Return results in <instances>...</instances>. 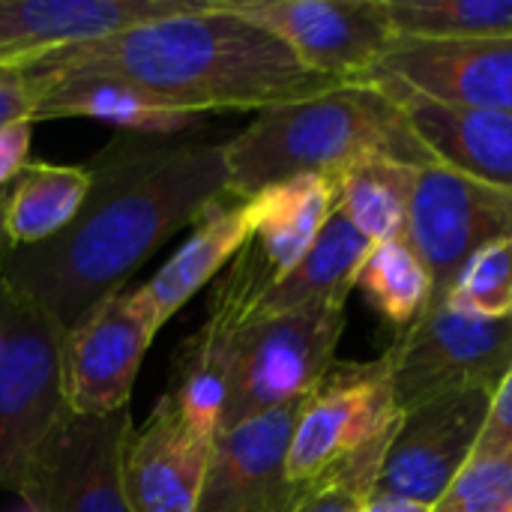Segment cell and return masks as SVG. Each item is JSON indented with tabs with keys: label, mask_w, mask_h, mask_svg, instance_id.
I'll return each mask as SVG.
<instances>
[{
	"label": "cell",
	"mask_w": 512,
	"mask_h": 512,
	"mask_svg": "<svg viewBox=\"0 0 512 512\" xmlns=\"http://www.w3.org/2000/svg\"><path fill=\"white\" fill-rule=\"evenodd\" d=\"M90 192L51 240L12 249L0 282L69 333L177 231L228 195L225 138L120 132L87 165Z\"/></svg>",
	"instance_id": "obj_1"
},
{
	"label": "cell",
	"mask_w": 512,
	"mask_h": 512,
	"mask_svg": "<svg viewBox=\"0 0 512 512\" xmlns=\"http://www.w3.org/2000/svg\"><path fill=\"white\" fill-rule=\"evenodd\" d=\"M27 69L33 75L123 81L189 117L264 111L339 87V81L306 69L279 36L222 0L57 51Z\"/></svg>",
	"instance_id": "obj_2"
},
{
	"label": "cell",
	"mask_w": 512,
	"mask_h": 512,
	"mask_svg": "<svg viewBox=\"0 0 512 512\" xmlns=\"http://www.w3.org/2000/svg\"><path fill=\"white\" fill-rule=\"evenodd\" d=\"M366 156H390L420 171L441 168L378 84H339L264 108L243 132L225 138L228 195L246 201L294 177H336Z\"/></svg>",
	"instance_id": "obj_3"
},
{
	"label": "cell",
	"mask_w": 512,
	"mask_h": 512,
	"mask_svg": "<svg viewBox=\"0 0 512 512\" xmlns=\"http://www.w3.org/2000/svg\"><path fill=\"white\" fill-rule=\"evenodd\" d=\"M348 306H309L282 315H255L231 345L222 426L303 402L333 369L348 324Z\"/></svg>",
	"instance_id": "obj_4"
},
{
	"label": "cell",
	"mask_w": 512,
	"mask_h": 512,
	"mask_svg": "<svg viewBox=\"0 0 512 512\" xmlns=\"http://www.w3.org/2000/svg\"><path fill=\"white\" fill-rule=\"evenodd\" d=\"M399 417L384 357L372 363H333L300 405L288 447V480L312 489L354 456L390 444Z\"/></svg>",
	"instance_id": "obj_5"
},
{
	"label": "cell",
	"mask_w": 512,
	"mask_h": 512,
	"mask_svg": "<svg viewBox=\"0 0 512 512\" xmlns=\"http://www.w3.org/2000/svg\"><path fill=\"white\" fill-rule=\"evenodd\" d=\"M252 204V231L207 303V312L231 327L252 321L264 297L306 258L336 210V186L330 177H294L258 192Z\"/></svg>",
	"instance_id": "obj_6"
},
{
	"label": "cell",
	"mask_w": 512,
	"mask_h": 512,
	"mask_svg": "<svg viewBox=\"0 0 512 512\" xmlns=\"http://www.w3.org/2000/svg\"><path fill=\"white\" fill-rule=\"evenodd\" d=\"M0 489L69 411L63 399V330L0 282Z\"/></svg>",
	"instance_id": "obj_7"
},
{
	"label": "cell",
	"mask_w": 512,
	"mask_h": 512,
	"mask_svg": "<svg viewBox=\"0 0 512 512\" xmlns=\"http://www.w3.org/2000/svg\"><path fill=\"white\" fill-rule=\"evenodd\" d=\"M399 411L438 396L489 390L512 369V318L426 309L384 354Z\"/></svg>",
	"instance_id": "obj_8"
},
{
	"label": "cell",
	"mask_w": 512,
	"mask_h": 512,
	"mask_svg": "<svg viewBox=\"0 0 512 512\" xmlns=\"http://www.w3.org/2000/svg\"><path fill=\"white\" fill-rule=\"evenodd\" d=\"M129 432V408L108 417L66 411L30 453L9 492L36 512H132L123 489Z\"/></svg>",
	"instance_id": "obj_9"
},
{
	"label": "cell",
	"mask_w": 512,
	"mask_h": 512,
	"mask_svg": "<svg viewBox=\"0 0 512 512\" xmlns=\"http://www.w3.org/2000/svg\"><path fill=\"white\" fill-rule=\"evenodd\" d=\"M159 330L144 288H120L99 300L63 336L66 408L78 417H108L129 408L138 369Z\"/></svg>",
	"instance_id": "obj_10"
},
{
	"label": "cell",
	"mask_w": 512,
	"mask_h": 512,
	"mask_svg": "<svg viewBox=\"0 0 512 512\" xmlns=\"http://www.w3.org/2000/svg\"><path fill=\"white\" fill-rule=\"evenodd\" d=\"M504 237H512V189L450 168L420 171L405 240L432 276V306L444 303L474 252Z\"/></svg>",
	"instance_id": "obj_11"
},
{
	"label": "cell",
	"mask_w": 512,
	"mask_h": 512,
	"mask_svg": "<svg viewBox=\"0 0 512 512\" xmlns=\"http://www.w3.org/2000/svg\"><path fill=\"white\" fill-rule=\"evenodd\" d=\"M267 27L294 57L339 84L366 81L387 54L393 33L381 0H222Z\"/></svg>",
	"instance_id": "obj_12"
},
{
	"label": "cell",
	"mask_w": 512,
	"mask_h": 512,
	"mask_svg": "<svg viewBox=\"0 0 512 512\" xmlns=\"http://www.w3.org/2000/svg\"><path fill=\"white\" fill-rule=\"evenodd\" d=\"M489 402V390H471L438 396L402 411L375 489L435 507L447 486L471 462Z\"/></svg>",
	"instance_id": "obj_13"
},
{
	"label": "cell",
	"mask_w": 512,
	"mask_h": 512,
	"mask_svg": "<svg viewBox=\"0 0 512 512\" xmlns=\"http://www.w3.org/2000/svg\"><path fill=\"white\" fill-rule=\"evenodd\" d=\"M300 405L219 429L198 512H291L309 489L288 480V447Z\"/></svg>",
	"instance_id": "obj_14"
},
{
	"label": "cell",
	"mask_w": 512,
	"mask_h": 512,
	"mask_svg": "<svg viewBox=\"0 0 512 512\" xmlns=\"http://www.w3.org/2000/svg\"><path fill=\"white\" fill-rule=\"evenodd\" d=\"M207 0H0V66L27 69L57 51L81 48Z\"/></svg>",
	"instance_id": "obj_15"
},
{
	"label": "cell",
	"mask_w": 512,
	"mask_h": 512,
	"mask_svg": "<svg viewBox=\"0 0 512 512\" xmlns=\"http://www.w3.org/2000/svg\"><path fill=\"white\" fill-rule=\"evenodd\" d=\"M213 438L198 435L165 393L123 450V489L132 512H198Z\"/></svg>",
	"instance_id": "obj_16"
},
{
	"label": "cell",
	"mask_w": 512,
	"mask_h": 512,
	"mask_svg": "<svg viewBox=\"0 0 512 512\" xmlns=\"http://www.w3.org/2000/svg\"><path fill=\"white\" fill-rule=\"evenodd\" d=\"M375 72L438 102L512 114V36L468 42L393 39Z\"/></svg>",
	"instance_id": "obj_17"
},
{
	"label": "cell",
	"mask_w": 512,
	"mask_h": 512,
	"mask_svg": "<svg viewBox=\"0 0 512 512\" xmlns=\"http://www.w3.org/2000/svg\"><path fill=\"white\" fill-rule=\"evenodd\" d=\"M366 81L378 84L402 108L408 126L441 168L512 189V114L438 102L384 72H372Z\"/></svg>",
	"instance_id": "obj_18"
},
{
	"label": "cell",
	"mask_w": 512,
	"mask_h": 512,
	"mask_svg": "<svg viewBox=\"0 0 512 512\" xmlns=\"http://www.w3.org/2000/svg\"><path fill=\"white\" fill-rule=\"evenodd\" d=\"M255 222L252 198H222L210 204L201 219L192 225L189 240L168 258L165 267L156 270L150 282H144V294L156 312L159 327H165L201 288H207L219 273L231 264V258L246 243Z\"/></svg>",
	"instance_id": "obj_19"
},
{
	"label": "cell",
	"mask_w": 512,
	"mask_h": 512,
	"mask_svg": "<svg viewBox=\"0 0 512 512\" xmlns=\"http://www.w3.org/2000/svg\"><path fill=\"white\" fill-rule=\"evenodd\" d=\"M30 72V69H27ZM42 81L39 99L33 108V123L39 120H102L120 126V132L138 135H177L189 132L198 117L174 111L147 93L99 78V75H36Z\"/></svg>",
	"instance_id": "obj_20"
},
{
	"label": "cell",
	"mask_w": 512,
	"mask_h": 512,
	"mask_svg": "<svg viewBox=\"0 0 512 512\" xmlns=\"http://www.w3.org/2000/svg\"><path fill=\"white\" fill-rule=\"evenodd\" d=\"M369 249L372 243L339 210H333L306 258L264 297L255 315H282L333 303L348 306Z\"/></svg>",
	"instance_id": "obj_21"
},
{
	"label": "cell",
	"mask_w": 512,
	"mask_h": 512,
	"mask_svg": "<svg viewBox=\"0 0 512 512\" xmlns=\"http://www.w3.org/2000/svg\"><path fill=\"white\" fill-rule=\"evenodd\" d=\"M420 168L390 156H366L330 177L336 186V210L369 240H405L411 198Z\"/></svg>",
	"instance_id": "obj_22"
},
{
	"label": "cell",
	"mask_w": 512,
	"mask_h": 512,
	"mask_svg": "<svg viewBox=\"0 0 512 512\" xmlns=\"http://www.w3.org/2000/svg\"><path fill=\"white\" fill-rule=\"evenodd\" d=\"M87 192V165L27 162L6 195V237L12 249L39 246L57 237L78 216Z\"/></svg>",
	"instance_id": "obj_23"
},
{
	"label": "cell",
	"mask_w": 512,
	"mask_h": 512,
	"mask_svg": "<svg viewBox=\"0 0 512 512\" xmlns=\"http://www.w3.org/2000/svg\"><path fill=\"white\" fill-rule=\"evenodd\" d=\"M393 39L468 42L512 36V0H381Z\"/></svg>",
	"instance_id": "obj_24"
},
{
	"label": "cell",
	"mask_w": 512,
	"mask_h": 512,
	"mask_svg": "<svg viewBox=\"0 0 512 512\" xmlns=\"http://www.w3.org/2000/svg\"><path fill=\"white\" fill-rule=\"evenodd\" d=\"M357 288L402 333L432 306V276L408 240L372 243L357 273Z\"/></svg>",
	"instance_id": "obj_25"
},
{
	"label": "cell",
	"mask_w": 512,
	"mask_h": 512,
	"mask_svg": "<svg viewBox=\"0 0 512 512\" xmlns=\"http://www.w3.org/2000/svg\"><path fill=\"white\" fill-rule=\"evenodd\" d=\"M441 306L456 315L512 318V237L474 252Z\"/></svg>",
	"instance_id": "obj_26"
},
{
	"label": "cell",
	"mask_w": 512,
	"mask_h": 512,
	"mask_svg": "<svg viewBox=\"0 0 512 512\" xmlns=\"http://www.w3.org/2000/svg\"><path fill=\"white\" fill-rule=\"evenodd\" d=\"M432 512H512V453L471 459Z\"/></svg>",
	"instance_id": "obj_27"
},
{
	"label": "cell",
	"mask_w": 512,
	"mask_h": 512,
	"mask_svg": "<svg viewBox=\"0 0 512 512\" xmlns=\"http://www.w3.org/2000/svg\"><path fill=\"white\" fill-rule=\"evenodd\" d=\"M387 447L390 444L366 450L363 456H354L351 462L327 474L303 495V501L291 512H363L369 495L378 486V471Z\"/></svg>",
	"instance_id": "obj_28"
},
{
	"label": "cell",
	"mask_w": 512,
	"mask_h": 512,
	"mask_svg": "<svg viewBox=\"0 0 512 512\" xmlns=\"http://www.w3.org/2000/svg\"><path fill=\"white\" fill-rule=\"evenodd\" d=\"M507 453H512V369L492 393L489 414L471 459H498Z\"/></svg>",
	"instance_id": "obj_29"
},
{
	"label": "cell",
	"mask_w": 512,
	"mask_h": 512,
	"mask_svg": "<svg viewBox=\"0 0 512 512\" xmlns=\"http://www.w3.org/2000/svg\"><path fill=\"white\" fill-rule=\"evenodd\" d=\"M39 87H42V81L33 72L0 66V129L9 126V123L33 117Z\"/></svg>",
	"instance_id": "obj_30"
},
{
	"label": "cell",
	"mask_w": 512,
	"mask_h": 512,
	"mask_svg": "<svg viewBox=\"0 0 512 512\" xmlns=\"http://www.w3.org/2000/svg\"><path fill=\"white\" fill-rule=\"evenodd\" d=\"M30 138H33L30 120H18L0 129V189H9L12 180L24 171L30 156Z\"/></svg>",
	"instance_id": "obj_31"
},
{
	"label": "cell",
	"mask_w": 512,
	"mask_h": 512,
	"mask_svg": "<svg viewBox=\"0 0 512 512\" xmlns=\"http://www.w3.org/2000/svg\"><path fill=\"white\" fill-rule=\"evenodd\" d=\"M363 512H432V504H423V501H414V498H402V495L375 489L369 495Z\"/></svg>",
	"instance_id": "obj_32"
},
{
	"label": "cell",
	"mask_w": 512,
	"mask_h": 512,
	"mask_svg": "<svg viewBox=\"0 0 512 512\" xmlns=\"http://www.w3.org/2000/svg\"><path fill=\"white\" fill-rule=\"evenodd\" d=\"M6 195H9V189H0V276H3V267L12 255V243L6 237Z\"/></svg>",
	"instance_id": "obj_33"
},
{
	"label": "cell",
	"mask_w": 512,
	"mask_h": 512,
	"mask_svg": "<svg viewBox=\"0 0 512 512\" xmlns=\"http://www.w3.org/2000/svg\"><path fill=\"white\" fill-rule=\"evenodd\" d=\"M12 512H36V510H33V507H24V504H21L18 510H12Z\"/></svg>",
	"instance_id": "obj_34"
}]
</instances>
